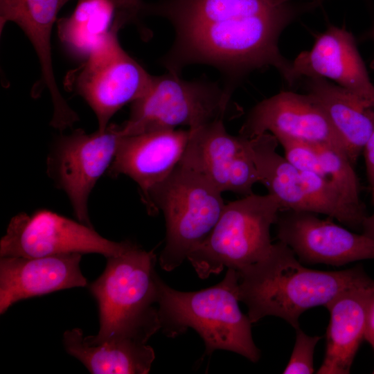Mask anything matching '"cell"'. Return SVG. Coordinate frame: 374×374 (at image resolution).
Instances as JSON below:
<instances>
[{"instance_id":"9a60e30c","label":"cell","mask_w":374,"mask_h":374,"mask_svg":"<svg viewBox=\"0 0 374 374\" xmlns=\"http://www.w3.org/2000/svg\"><path fill=\"white\" fill-rule=\"evenodd\" d=\"M189 134L188 129H172L122 135L109 173L134 181L150 213L152 193L179 164Z\"/></svg>"},{"instance_id":"8992f818","label":"cell","mask_w":374,"mask_h":374,"mask_svg":"<svg viewBox=\"0 0 374 374\" xmlns=\"http://www.w3.org/2000/svg\"><path fill=\"white\" fill-rule=\"evenodd\" d=\"M154 214L161 211L166 226L161 267L179 266L210 234L225 206L222 193L197 172L179 164L150 196Z\"/></svg>"},{"instance_id":"d4e9b609","label":"cell","mask_w":374,"mask_h":374,"mask_svg":"<svg viewBox=\"0 0 374 374\" xmlns=\"http://www.w3.org/2000/svg\"><path fill=\"white\" fill-rule=\"evenodd\" d=\"M294 346L290 360L283 371L284 374H311L314 369V353L315 347L321 338L309 336L299 328L296 329Z\"/></svg>"},{"instance_id":"44dd1931","label":"cell","mask_w":374,"mask_h":374,"mask_svg":"<svg viewBox=\"0 0 374 374\" xmlns=\"http://www.w3.org/2000/svg\"><path fill=\"white\" fill-rule=\"evenodd\" d=\"M71 0H0V33L8 22L16 24L26 34L41 67V89L46 88L53 102L63 96L53 71L51 37L62 8Z\"/></svg>"},{"instance_id":"5bb4252c","label":"cell","mask_w":374,"mask_h":374,"mask_svg":"<svg viewBox=\"0 0 374 374\" xmlns=\"http://www.w3.org/2000/svg\"><path fill=\"white\" fill-rule=\"evenodd\" d=\"M266 132L276 138L332 145L347 154L326 112L307 93L282 91L256 105L249 112L239 135L251 139Z\"/></svg>"},{"instance_id":"f546056e","label":"cell","mask_w":374,"mask_h":374,"mask_svg":"<svg viewBox=\"0 0 374 374\" xmlns=\"http://www.w3.org/2000/svg\"><path fill=\"white\" fill-rule=\"evenodd\" d=\"M284 1H286V2H290L292 0H283Z\"/></svg>"},{"instance_id":"4316f807","label":"cell","mask_w":374,"mask_h":374,"mask_svg":"<svg viewBox=\"0 0 374 374\" xmlns=\"http://www.w3.org/2000/svg\"><path fill=\"white\" fill-rule=\"evenodd\" d=\"M122 14L129 22L135 21L141 14L143 2L142 0H114Z\"/></svg>"},{"instance_id":"603a6c76","label":"cell","mask_w":374,"mask_h":374,"mask_svg":"<svg viewBox=\"0 0 374 374\" xmlns=\"http://www.w3.org/2000/svg\"><path fill=\"white\" fill-rule=\"evenodd\" d=\"M326 178L344 200L352 207L366 212L360 197V184L346 152L329 144H312Z\"/></svg>"},{"instance_id":"e0dca14e","label":"cell","mask_w":374,"mask_h":374,"mask_svg":"<svg viewBox=\"0 0 374 374\" xmlns=\"http://www.w3.org/2000/svg\"><path fill=\"white\" fill-rule=\"evenodd\" d=\"M293 82L301 77H322L364 98L374 105V84L357 50L353 35L330 26L312 48L292 62Z\"/></svg>"},{"instance_id":"4fadbf2b","label":"cell","mask_w":374,"mask_h":374,"mask_svg":"<svg viewBox=\"0 0 374 374\" xmlns=\"http://www.w3.org/2000/svg\"><path fill=\"white\" fill-rule=\"evenodd\" d=\"M279 241L290 247L301 262L341 266L374 259V241L317 213L285 211L276 222Z\"/></svg>"},{"instance_id":"7a4b0ae2","label":"cell","mask_w":374,"mask_h":374,"mask_svg":"<svg viewBox=\"0 0 374 374\" xmlns=\"http://www.w3.org/2000/svg\"><path fill=\"white\" fill-rule=\"evenodd\" d=\"M238 298L256 323L267 316L284 319L294 329L310 308L324 306L369 276L362 267L321 271L304 267L292 249L278 241L258 262L238 271Z\"/></svg>"},{"instance_id":"83f0119b","label":"cell","mask_w":374,"mask_h":374,"mask_svg":"<svg viewBox=\"0 0 374 374\" xmlns=\"http://www.w3.org/2000/svg\"><path fill=\"white\" fill-rule=\"evenodd\" d=\"M364 339L369 343L374 350V298L368 313Z\"/></svg>"},{"instance_id":"52a82bcc","label":"cell","mask_w":374,"mask_h":374,"mask_svg":"<svg viewBox=\"0 0 374 374\" xmlns=\"http://www.w3.org/2000/svg\"><path fill=\"white\" fill-rule=\"evenodd\" d=\"M232 89L207 80H186L168 71L152 75L145 92L131 103L121 134L134 135L187 126L197 129L225 116Z\"/></svg>"},{"instance_id":"7402d4cb","label":"cell","mask_w":374,"mask_h":374,"mask_svg":"<svg viewBox=\"0 0 374 374\" xmlns=\"http://www.w3.org/2000/svg\"><path fill=\"white\" fill-rule=\"evenodd\" d=\"M56 23L68 51L87 58L118 24L124 26L128 21L114 0H78L73 12Z\"/></svg>"},{"instance_id":"484cf974","label":"cell","mask_w":374,"mask_h":374,"mask_svg":"<svg viewBox=\"0 0 374 374\" xmlns=\"http://www.w3.org/2000/svg\"><path fill=\"white\" fill-rule=\"evenodd\" d=\"M367 178L372 193L374 206V131L368 140L363 151Z\"/></svg>"},{"instance_id":"5b68a950","label":"cell","mask_w":374,"mask_h":374,"mask_svg":"<svg viewBox=\"0 0 374 374\" xmlns=\"http://www.w3.org/2000/svg\"><path fill=\"white\" fill-rule=\"evenodd\" d=\"M282 207L271 194L252 193L225 204L208 237L188 256L201 278L225 267L238 271L264 258L273 245L270 229Z\"/></svg>"},{"instance_id":"ffe728a7","label":"cell","mask_w":374,"mask_h":374,"mask_svg":"<svg viewBox=\"0 0 374 374\" xmlns=\"http://www.w3.org/2000/svg\"><path fill=\"white\" fill-rule=\"evenodd\" d=\"M307 94L323 109L354 165L374 131V105L322 77H305Z\"/></svg>"},{"instance_id":"7c38bea8","label":"cell","mask_w":374,"mask_h":374,"mask_svg":"<svg viewBox=\"0 0 374 374\" xmlns=\"http://www.w3.org/2000/svg\"><path fill=\"white\" fill-rule=\"evenodd\" d=\"M189 131L179 165L201 175L222 193H253V186L260 183V177L249 148V139L229 134L222 119Z\"/></svg>"},{"instance_id":"1f68e13d","label":"cell","mask_w":374,"mask_h":374,"mask_svg":"<svg viewBox=\"0 0 374 374\" xmlns=\"http://www.w3.org/2000/svg\"><path fill=\"white\" fill-rule=\"evenodd\" d=\"M373 66H374V62H373Z\"/></svg>"},{"instance_id":"cb8c5ba5","label":"cell","mask_w":374,"mask_h":374,"mask_svg":"<svg viewBox=\"0 0 374 374\" xmlns=\"http://www.w3.org/2000/svg\"><path fill=\"white\" fill-rule=\"evenodd\" d=\"M276 139L283 148L285 158L292 165L299 170L312 172L326 179L312 144L283 136Z\"/></svg>"},{"instance_id":"f1b7e54d","label":"cell","mask_w":374,"mask_h":374,"mask_svg":"<svg viewBox=\"0 0 374 374\" xmlns=\"http://www.w3.org/2000/svg\"><path fill=\"white\" fill-rule=\"evenodd\" d=\"M362 233L374 241V211L371 215H367L362 226Z\"/></svg>"},{"instance_id":"3957f363","label":"cell","mask_w":374,"mask_h":374,"mask_svg":"<svg viewBox=\"0 0 374 374\" xmlns=\"http://www.w3.org/2000/svg\"><path fill=\"white\" fill-rule=\"evenodd\" d=\"M238 271L227 269L217 285L196 292L172 289L159 280L158 313L163 332L174 337L189 328L203 339L206 353L226 350L256 362L260 356L251 334V321L238 302Z\"/></svg>"},{"instance_id":"ba28073f","label":"cell","mask_w":374,"mask_h":374,"mask_svg":"<svg viewBox=\"0 0 374 374\" xmlns=\"http://www.w3.org/2000/svg\"><path fill=\"white\" fill-rule=\"evenodd\" d=\"M278 143L266 132L249 139V148L260 183L279 201L282 211L324 214L351 229H362L366 213L348 204L326 179L295 168L276 152Z\"/></svg>"},{"instance_id":"9c48e42d","label":"cell","mask_w":374,"mask_h":374,"mask_svg":"<svg viewBox=\"0 0 374 374\" xmlns=\"http://www.w3.org/2000/svg\"><path fill=\"white\" fill-rule=\"evenodd\" d=\"M118 24L86 58L75 79L76 91L93 111L98 130H104L112 117L124 105L140 98L152 75L121 46Z\"/></svg>"},{"instance_id":"8fae6325","label":"cell","mask_w":374,"mask_h":374,"mask_svg":"<svg viewBox=\"0 0 374 374\" xmlns=\"http://www.w3.org/2000/svg\"><path fill=\"white\" fill-rule=\"evenodd\" d=\"M122 134L109 124L104 130L87 133L82 129L62 135L47 159V172L66 195L77 220L92 226L88 202L97 181L109 169Z\"/></svg>"},{"instance_id":"6da1fadb","label":"cell","mask_w":374,"mask_h":374,"mask_svg":"<svg viewBox=\"0 0 374 374\" xmlns=\"http://www.w3.org/2000/svg\"><path fill=\"white\" fill-rule=\"evenodd\" d=\"M283 0H162L145 3L141 13L168 19L175 32L163 58L168 71L180 74L193 64L211 65L229 79L273 66L290 84L292 62L278 48V39L293 19Z\"/></svg>"},{"instance_id":"30bf717a","label":"cell","mask_w":374,"mask_h":374,"mask_svg":"<svg viewBox=\"0 0 374 374\" xmlns=\"http://www.w3.org/2000/svg\"><path fill=\"white\" fill-rule=\"evenodd\" d=\"M134 244L130 241L109 240L78 220L39 209L32 214L20 213L10 220L0 241V256L93 253L108 258L123 253Z\"/></svg>"},{"instance_id":"2e32d148","label":"cell","mask_w":374,"mask_h":374,"mask_svg":"<svg viewBox=\"0 0 374 374\" xmlns=\"http://www.w3.org/2000/svg\"><path fill=\"white\" fill-rule=\"evenodd\" d=\"M82 253L41 257L6 256L0 259V313L14 303L55 291L84 287Z\"/></svg>"},{"instance_id":"ac0fdd59","label":"cell","mask_w":374,"mask_h":374,"mask_svg":"<svg viewBox=\"0 0 374 374\" xmlns=\"http://www.w3.org/2000/svg\"><path fill=\"white\" fill-rule=\"evenodd\" d=\"M374 298V280L368 277L334 298L326 308L330 322L326 351L318 374H347L364 339L368 313Z\"/></svg>"},{"instance_id":"277c9868","label":"cell","mask_w":374,"mask_h":374,"mask_svg":"<svg viewBox=\"0 0 374 374\" xmlns=\"http://www.w3.org/2000/svg\"><path fill=\"white\" fill-rule=\"evenodd\" d=\"M156 255L134 244L123 253L107 258L105 269L89 288L96 299L101 339L114 332L147 338L161 329L157 304L159 276Z\"/></svg>"},{"instance_id":"d6986e66","label":"cell","mask_w":374,"mask_h":374,"mask_svg":"<svg viewBox=\"0 0 374 374\" xmlns=\"http://www.w3.org/2000/svg\"><path fill=\"white\" fill-rule=\"evenodd\" d=\"M148 339L114 332L101 339L84 337L80 328L64 332L66 351L81 362L92 374H147L155 358Z\"/></svg>"},{"instance_id":"4dcf8cb0","label":"cell","mask_w":374,"mask_h":374,"mask_svg":"<svg viewBox=\"0 0 374 374\" xmlns=\"http://www.w3.org/2000/svg\"><path fill=\"white\" fill-rule=\"evenodd\" d=\"M373 373H374V369H373Z\"/></svg>"}]
</instances>
